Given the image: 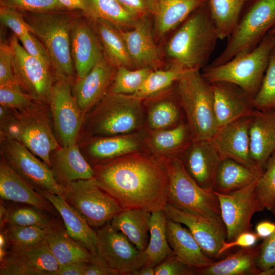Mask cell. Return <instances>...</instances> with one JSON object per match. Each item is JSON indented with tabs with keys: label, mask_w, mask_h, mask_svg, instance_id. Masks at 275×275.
I'll use <instances>...</instances> for the list:
<instances>
[{
	"label": "cell",
	"mask_w": 275,
	"mask_h": 275,
	"mask_svg": "<svg viewBox=\"0 0 275 275\" xmlns=\"http://www.w3.org/2000/svg\"><path fill=\"white\" fill-rule=\"evenodd\" d=\"M222 52L208 66L224 64L255 47L275 25V0H249Z\"/></svg>",
	"instance_id": "ba28073f"
},
{
	"label": "cell",
	"mask_w": 275,
	"mask_h": 275,
	"mask_svg": "<svg viewBox=\"0 0 275 275\" xmlns=\"http://www.w3.org/2000/svg\"><path fill=\"white\" fill-rule=\"evenodd\" d=\"M0 5L25 12L61 10L57 0H0Z\"/></svg>",
	"instance_id": "c3c4849f"
},
{
	"label": "cell",
	"mask_w": 275,
	"mask_h": 275,
	"mask_svg": "<svg viewBox=\"0 0 275 275\" xmlns=\"http://www.w3.org/2000/svg\"><path fill=\"white\" fill-rule=\"evenodd\" d=\"M35 102L19 84L0 86V105L21 111L33 106Z\"/></svg>",
	"instance_id": "7dc6e473"
},
{
	"label": "cell",
	"mask_w": 275,
	"mask_h": 275,
	"mask_svg": "<svg viewBox=\"0 0 275 275\" xmlns=\"http://www.w3.org/2000/svg\"><path fill=\"white\" fill-rule=\"evenodd\" d=\"M275 232V223L268 221H261L255 227V233L259 238L265 239Z\"/></svg>",
	"instance_id": "680465c9"
},
{
	"label": "cell",
	"mask_w": 275,
	"mask_h": 275,
	"mask_svg": "<svg viewBox=\"0 0 275 275\" xmlns=\"http://www.w3.org/2000/svg\"><path fill=\"white\" fill-rule=\"evenodd\" d=\"M167 219L162 210L151 213L149 240L144 251L147 259L146 265L155 267L167 258L175 255L167 238Z\"/></svg>",
	"instance_id": "74e56055"
},
{
	"label": "cell",
	"mask_w": 275,
	"mask_h": 275,
	"mask_svg": "<svg viewBox=\"0 0 275 275\" xmlns=\"http://www.w3.org/2000/svg\"><path fill=\"white\" fill-rule=\"evenodd\" d=\"M16 36L10 39L16 78L36 103L49 106L56 78L51 66L29 54Z\"/></svg>",
	"instance_id": "7c38bea8"
},
{
	"label": "cell",
	"mask_w": 275,
	"mask_h": 275,
	"mask_svg": "<svg viewBox=\"0 0 275 275\" xmlns=\"http://www.w3.org/2000/svg\"><path fill=\"white\" fill-rule=\"evenodd\" d=\"M0 262L1 275H56L60 266L45 239L30 246L11 245Z\"/></svg>",
	"instance_id": "2e32d148"
},
{
	"label": "cell",
	"mask_w": 275,
	"mask_h": 275,
	"mask_svg": "<svg viewBox=\"0 0 275 275\" xmlns=\"http://www.w3.org/2000/svg\"><path fill=\"white\" fill-rule=\"evenodd\" d=\"M210 84L218 129L240 118L254 115L253 98L240 88L223 81Z\"/></svg>",
	"instance_id": "44dd1931"
},
{
	"label": "cell",
	"mask_w": 275,
	"mask_h": 275,
	"mask_svg": "<svg viewBox=\"0 0 275 275\" xmlns=\"http://www.w3.org/2000/svg\"><path fill=\"white\" fill-rule=\"evenodd\" d=\"M257 180L228 194L214 191L218 200L221 217L227 231L226 241H232L240 234L250 231L253 215L263 210L255 194Z\"/></svg>",
	"instance_id": "9a60e30c"
},
{
	"label": "cell",
	"mask_w": 275,
	"mask_h": 275,
	"mask_svg": "<svg viewBox=\"0 0 275 275\" xmlns=\"http://www.w3.org/2000/svg\"><path fill=\"white\" fill-rule=\"evenodd\" d=\"M132 29L125 31L119 29L135 69L149 67L158 69L161 65L159 51L152 30L145 17L139 18Z\"/></svg>",
	"instance_id": "cb8c5ba5"
},
{
	"label": "cell",
	"mask_w": 275,
	"mask_h": 275,
	"mask_svg": "<svg viewBox=\"0 0 275 275\" xmlns=\"http://www.w3.org/2000/svg\"><path fill=\"white\" fill-rule=\"evenodd\" d=\"M260 245L242 248L223 260L196 269L201 275H259L258 266Z\"/></svg>",
	"instance_id": "1f68e13d"
},
{
	"label": "cell",
	"mask_w": 275,
	"mask_h": 275,
	"mask_svg": "<svg viewBox=\"0 0 275 275\" xmlns=\"http://www.w3.org/2000/svg\"><path fill=\"white\" fill-rule=\"evenodd\" d=\"M259 239V237L255 232L251 231L243 232L232 241H225L219 251V256H221L224 253L234 247L242 248L253 246L256 245Z\"/></svg>",
	"instance_id": "9f6ffc18"
},
{
	"label": "cell",
	"mask_w": 275,
	"mask_h": 275,
	"mask_svg": "<svg viewBox=\"0 0 275 275\" xmlns=\"http://www.w3.org/2000/svg\"><path fill=\"white\" fill-rule=\"evenodd\" d=\"M73 83L57 78L52 87L49 108L54 132L62 147L77 144L84 118L72 94Z\"/></svg>",
	"instance_id": "5bb4252c"
},
{
	"label": "cell",
	"mask_w": 275,
	"mask_h": 275,
	"mask_svg": "<svg viewBox=\"0 0 275 275\" xmlns=\"http://www.w3.org/2000/svg\"><path fill=\"white\" fill-rule=\"evenodd\" d=\"M269 32L275 34V25Z\"/></svg>",
	"instance_id": "be15d7a7"
},
{
	"label": "cell",
	"mask_w": 275,
	"mask_h": 275,
	"mask_svg": "<svg viewBox=\"0 0 275 275\" xmlns=\"http://www.w3.org/2000/svg\"><path fill=\"white\" fill-rule=\"evenodd\" d=\"M50 169L58 183L66 187L71 182L93 178V167L77 144L60 146L50 155Z\"/></svg>",
	"instance_id": "4316f807"
},
{
	"label": "cell",
	"mask_w": 275,
	"mask_h": 275,
	"mask_svg": "<svg viewBox=\"0 0 275 275\" xmlns=\"http://www.w3.org/2000/svg\"><path fill=\"white\" fill-rule=\"evenodd\" d=\"M193 141L186 121L171 128L156 130L145 129L146 150L149 153L159 158H180Z\"/></svg>",
	"instance_id": "f546056e"
},
{
	"label": "cell",
	"mask_w": 275,
	"mask_h": 275,
	"mask_svg": "<svg viewBox=\"0 0 275 275\" xmlns=\"http://www.w3.org/2000/svg\"><path fill=\"white\" fill-rule=\"evenodd\" d=\"M151 212L139 209H123L110 222L139 250L144 251L148 244Z\"/></svg>",
	"instance_id": "e575fe53"
},
{
	"label": "cell",
	"mask_w": 275,
	"mask_h": 275,
	"mask_svg": "<svg viewBox=\"0 0 275 275\" xmlns=\"http://www.w3.org/2000/svg\"><path fill=\"white\" fill-rule=\"evenodd\" d=\"M258 266L259 275H275V232L260 245Z\"/></svg>",
	"instance_id": "f907efd6"
},
{
	"label": "cell",
	"mask_w": 275,
	"mask_h": 275,
	"mask_svg": "<svg viewBox=\"0 0 275 275\" xmlns=\"http://www.w3.org/2000/svg\"><path fill=\"white\" fill-rule=\"evenodd\" d=\"M8 241L4 230L1 231L0 234V262L4 258L7 253Z\"/></svg>",
	"instance_id": "94428289"
},
{
	"label": "cell",
	"mask_w": 275,
	"mask_h": 275,
	"mask_svg": "<svg viewBox=\"0 0 275 275\" xmlns=\"http://www.w3.org/2000/svg\"><path fill=\"white\" fill-rule=\"evenodd\" d=\"M253 116L237 119L219 128L209 140L221 158H231L259 172L250 156V127Z\"/></svg>",
	"instance_id": "d6986e66"
},
{
	"label": "cell",
	"mask_w": 275,
	"mask_h": 275,
	"mask_svg": "<svg viewBox=\"0 0 275 275\" xmlns=\"http://www.w3.org/2000/svg\"><path fill=\"white\" fill-rule=\"evenodd\" d=\"M127 11L139 18L153 14L156 0H117Z\"/></svg>",
	"instance_id": "11a10c76"
},
{
	"label": "cell",
	"mask_w": 275,
	"mask_h": 275,
	"mask_svg": "<svg viewBox=\"0 0 275 275\" xmlns=\"http://www.w3.org/2000/svg\"><path fill=\"white\" fill-rule=\"evenodd\" d=\"M96 232L98 257L113 275H132L135 270L146 265L144 252L137 249L110 222Z\"/></svg>",
	"instance_id": "4fadbf2b"
},
{
	"label": "cell",
	"mask_w": 275,
	"mask_h": 275,
	"mask_svg": "<svg viewBox=\"0 0 275 275\" xmlns=\"http://www.w3.org/2000/svg\"><path fill=\"white\" fill-rule=\"evenodd\" d=\"M187 70L182 65L174 62L166 69L153 70L132 95L144 99L164 91L172 87Z\"/></svg>",
	"instance_id": "60d3db41"
},
{
	"label": "cell",
	"mask_w": 275,
	"mask_h": 275,
	"mask_svg": "<svg viewBox=\"0 0 275 275\" xmlns=\"http://www.w3.org/2000/svg\"><path fill=\"white\" fill-rule=\"evenodd\" d=\"M167 168L168 204L181 210L222 219L218 200L213 190L200 187L188 174L179 158L167 159Z\"/></svg>",
	"instance_id": "9c48e42d"
},
{
	"label": "cell",
	"mask_w": 275,
	"mask_h": 275,
	"mask_svg": "<svg viewBox=\"0 0 275 275\" xmlns=\"http://www.w3.org/2000/svg\"><path fill=\"white\" fill-rule=\"evenodd\" d=\"M71 49L76 79L86 76L104 57L95 31L86 21L79 18L72 30Z\"/></svg>",
	"instance_id": "603a6c76"
},
{
	"label": "cell",
	"mask_w": 275,
	"mask_h": 275,
	"mask_svg": "<svg viewBox=\"0 0 275 275\" xmlns=\"http://www.w3.org/2000/svg\"><path fill=\"white\" fill-rule=\"evenodd\" d=\"M50 117L49 106L37 103L23 110L11 109L0 120V136L19 142L50 167V155L60 146Z\"/></svg>",
	"instance_id": "5b68a950"
},
{
	"label": "cell",
	"mask_w": 275,
	"mask_h": 275,
	"mask_svg": "<svg viewBox=\"0 0 275 275\" xmlns=\"http://www.w3.org/2000/svg\"><path fill=\"white\" fill-rule=\"evenodd\" d=\"M61 10L26 12L24 19L32 33L46 48L56 79L73 81L74 67L71 54V36L78 19Z\"/></svg>",
	"instance_id": "277c9868"
},
{
	"label": "cell",
	"mask_w": 275,
	"mask_h": 275,
	"mask_svg": "<svg viewBox=\"0 0 275 275\" xmlns=\"http://www.w3.org/2000/svg\"><path fill=\"white\" fill-rule=\"evenodd\" d=\"M193 141H209L218 129L211 85L200 70H186L174 85Z\"/></svg>",
	"instance_id": "8992f818"
},
{
	"label": "cell",
	"mask_w": 275,
	"mask_h": 275,
	"mask_svg": "<svg viewBox=\"0 0 275 275\" xmlns=\"http://www.w3.org/2000/svg\"><path fill=\"white\" fill-rule=\"evenodd\" d=\"M155 267L145 265L135 270L132 275H155Z\"/></svg>",
	"instance_id": "6125c7cd"
},
{
	"label": "cell",
	"mask_w": 275,
	"mask_h": 275,
	"mask_svg": "<svg viewBox=\"0 0 275 275\" xmlns=\"http://www.w3.org/2000/svg\"><path fill=\"white\" fill-rule=\"evenodd\" d=\"M253 104L259 111L275 107V48L270 54L261 86L253 98Z\"/></svg>",
	"instance_id": "ee69618b"
},
{
	"label": "cell",
	"mask_w": 275,
	"mask_h": 275,
	"mask_svg": "<svg viewBox=\"0 0 275 275\" xmlns=\"http://www.w3.org/2000/svg\"><path fill=\"white\" fill-rule=\"evenodd\" d=\"M167 236L175 256L195 269L204 267L214 261L204 253L188 228L168 218Z\"/></svg>",
	"instance_id": "4dcf8cb0"
},
{
	"label": "cell",
	"mask_w": 275,
	"mask_h": 275,
	"mask_svg": "<svg viewBox=\"0 0 275 275\" xmlns=\"http://www.w3.org/2000/svg\"><path fill=\"white\" fill-rule=\"evenodd\" d=\"M142 102L146 130L171 128L185 121L174 86L164 91L142 99Z\"/></svg>",
	"instance_id": "d4e9b609"
},
{
	"label": "cell",
	"mask_w": 275,
	"mask_h": 275,
	"mask_svg": "<svg viewBox=\"0 0 275 275\" xmlns=\"http://www.w3.org/2000/svg\"><path fill=\"white\" fill-rule=\"evenodd\" d=\"M274 109H275V107L274 108Z\"/></svg>",
	"instance_id": "e7e4bbea"
},
{
	"label": "cell",
	"mask_w": 275,
	"mask_h": 275,
	"mask_svg": "<svg viewBox=\"0 0 275 275\" xmlns=\"http://www.w3.org/2000/svg\"><path fill=\"white\" fill-rule=\"evenodd\" d=\"M38 191L52 204L60 214L68 235L85 246L93 256L99 257L97 232L79 212L62 195L46 190Z\"/></svg>",
	"instance_id": "83f0119b"
},
{
	"label": "cell",
	"mask_w": 275,
	"mask_h": 275,
	"mask_svg": "<svg viewBox=\"0 0 275 275\" xmlns=\"http://www.w3.org/2000/svg\"><path fill=\"white\" fill-rule=\"evenodd\" d=\"M93 21L105 58L117 68L135 69L119 28L104 19Z\"/></svg>",
	"instance_id": "d590c367"
},
{
	"label": "cell",
	"mask_w": 275,
	"mask_h": 275,
	"mask_svg": "<svg viewBox=\"0 0 275 275\" xmlns=\"http://www.w3.org/2000/svg\"><path fill=\"white\" fill-rule=\"evenodd\" d=\"M0 196L2 199L26 204L55 215L52 204L0 158Z\"/></svg>",
	"instance_id": "484cf974"
},
{
	"label": "cell",
	"mask_w": 275,
	"mask_h": 275,
	"mask_svg": "<svg viewBox=\"0 0 275 275\" xmlns=\"http://www.w3.org/2000/svg\"><path fill=\"white\" fill-rule=\"evenodd\" d=\"M61 10H78L84 13L86 9V0H57Z\"/></svg>",
	"instance_id": "91938a15"
},
{
	"label": "cell",
	"mask_w": 275,
	"mask_h": 275,
	"mask_svg": "<svg viewBox=\"0 0 275 275\" xmlns=\"http://www.w3.org/2000/svg\"><path fill=\"white\" fill-rule=\"evenodd\" d=\"M196 269L175 255L169 257L155 267V275H195Z\"/></svg>",
	"instance_id": "f5cc1de1"
},
{
	"label": "cell",
	"mask_w": 275,
	"mask_h": 275,
	"mask_svg": "<svg viewBox=\"0 0 275 275\" xmlns=\"http://www.w3.org/2000/svg\"><path fill=\"white\" fill-rule=\"evenodd\" d=\"M166 216L186 226L204 253L214 260L226 240L227 231L222 219H215L181 210L167 204L163 210Z\"/></svg>",
	"instance_id": "e0dca14e"
},
{
	"label": "cell",
	"mask_w": 275,
	"mask_h": 275,
	"mask_svg": "<svg viewBox=\"0 0 275 275\" xmlns=\"http://www.w3.org/2000/svg\"><path fill=\"white\" fill-rule=\"evenodd\" d=\"M262 173L253 171L234 159L224 158L218 167L213 189L219 193L228 194L249 185Z\"/></svg>",
	"instance_id": "8d00e7d4"
},
{
	"label": "cell",
	"mask_w": 275,
	"mask_h": 275,
	"mask_svg": "<svg viewBox=\"0 0 275 275\" xmlns=\"http://www.w3.org/2000/svg\"><path fill=\"white\" fill-rule=\"evenodd\" d=\"M145 137V129L128 134L84 138L78 140L77 144L93 167L132 153L147 152Z\"/></svg>",
	"instance_id": "ac0fdd59"
},
{
	"label": "cell",
	"mask_w": 275,
	"mask_h": 275,
	"mask_svg": "<svg viewBox=\"0 0 275 275\" xmlns=\"http://www.w3.org/2000/svg\"><path fill=\"white\" fill-rule=\"evenodd\" d=\"M1 157L37 191L64 196L66 188L56 181L50 168L19 142L0 136Z\"/></svg>",
	"instance_id": "30bf717a"
},
{
	"label": "cell",
	"mask_w": 275,
	"mask_h": 275,
	"mask_svg": "<svg viewBox=\"0 0 275 275\" xmlns=\"http://www.w3.org/2000/svg\"><path fill=\"white\" fill-rule=\"evenodd\" d=\"M54 221L47 228L45 240L60 266L76 261H89L93 255L84 245L72 238L65 228Z\"/></svg>",
	"instance_id": "d6a6232c"
},
{
	"label": "cell",
	"mask_w": 275,
	"mask_h": 275,
	"mask_svg": "<svg viewBox=\"0 0 275 275\" xmlns=\"http://www.w3.org/2000/svg\"><path fill=\"white\" fill-rule=\"evenodd\" d=\"M145 129L142 99L132 95L109 91L84 115L78 140L87 137L131 134Z\"/></svg>",
	"instance_id": "7a4b0ae2"
},
{
	"label": "cell",
	"mask_w": 275,
	"mask_h": 275,
	"mask_svg": "<svg viewBox=\"0 0 275 275\" xmlns=\"http://www.w3.org/2000/svg\"><path fill=\"white\" fill-rule=\"evenodd\" d=\"M208 0H156L153 15L156 34L162 37L180 25Z\"/></svg>",
	"instance_id": "836d02e7"
},
{
	"label": "cell",
	"mask_w": 275,
	"mask_h": 275,
	"mask_svg": "<svg viewBox=\"0 0 275 275\" xmlns=\"http://www.w3.org/2000/svg\"><path fill=\"white\" fill-rule=\"evenodd\" d=\"M95 183L123 209L152 212L168 204L167 159L135 152L93 166Z\"/></svg>",
	"instance_id": "6da1fadb"
},
{
	"label": "cell",
	"mask_w": 275,
	"mask_h": 275,
	"mask_svg": "<svg viewBox=\"0 0 275 275\" xmlns=\"http://www.w3.org/2000/svg\"><path fill=\"white\" fill-rule=\"evenodd\" d=\"M179 158L188 174L200 187L213 190L222 158L209 141H193Z\"/></svg>",
	"instance_id": "7402d4cb"
},
{
	"label": "cell",
	"mask_w": 275,
	"mask_h": 275,
	"mask_svg": "<svg viewBox=\"0 0 275 275\" xmlns=\"http://www.w3.org/2000/svg\"><path fill=\"white\" fill-rule=\"evenodd\" d=\"M249 0H208L210 15L219 39L229 38L234 31Z\"/></svg>",
	"instance_id": "f35d334b"
},
{
	"label": "cell",
	"mask_w": 275,
	"mask_h": 275,
	"mask_svg": "<svg viewBox=\"0 0 275 275\" xmlns=\"http://www.w3.org/2000/svg\"><path fill=\"white\" fill-rule=\"evenodd\" d=\"M64 198L85 218L92 228L110 222L123 208L93 178L78 180L66 187Z\"/></svg>",
	"instance_id": "8fae6325"
},
{
	"label": "cell",
	"mask_w": 275,
	"mask_h": 275,
	"mask_svg": "<svg viewBox=\"0 0 275 275\" xmlns=\"http://www.w3.org/2000/svg\"><path fill=\"white\" fill-rule=\"evenodd\" d=\"M0 20L1 23L10 29L17 38L32 32L23 15L14 9L1 6Z\"/></svg>",
	"instance_id": "681fc988"
},
{
	"label": "cell",
	"mask_w": 275,
	"mask_h": 275,
	"mask_svg": "<svg viewBox=\"0 0 275 275\" xmlns=\"http://www.w3.org/2000/svg\"><path fill=\"white\" fill-rule=\"evenodd\" d=\"M153 70L149 67L133 69L123 66L117 67L109 91L116 94L133 95Z\"/></svg>",
	"instance_id": "b9f144b4"
},
{
	"label": "cell",
	"mask_w": 275,
	"mask_h": 275,
	"mask_svg": "<svg viewBox=\"0 0 275 275\" xmlns=\"http://www.w3.org/2000/svg\"><path fill=\"white\" fill-rule=\"evenodd\" d=\"M116 69L104 57L86 76L73 84L72 94L84 116L109 92Z\"/></svg>",
	"instance_id": "ffe728a7"
},
{
	"label": "cell",
	"mask_w": 275,
	"mask_h": 275,
	"mask_svg": "<svg viewBox=\"0 0 275 275\" xmlns=\"http://www.w3.org/2000/svg\"><path fill=\"white\" fill-rule=\"evenodd\" d=\"M250 156L254 164L264 170L275 151V109H256L250 127Z\"/></svg>",
	"instance_id": "f1b7e54d"
},
{
	"label": "cell",
	"mask_w": 275,
	"mask_h": 275,
	"mask_svg": "<svg viewBox=\"0 0 275 275\" xmlns=\"http://www.w3.org/2000/svg\"><path fill=\"white\" fill-rule=\"evenodd\" d=\"M83 13L92 21L101 19L119 29L132 27L139 18L127 11L117 0H86Z\"/></svg>",
	"instance_id": "ab89813d"
},
{
	"label": "cell",
	"mask_w": 275,
	"mask_h": 275,
	"mask_svg": "<svg viewBox=\"0 0 275 275\" xmlns=\"http://www.w3.org/2000/svg\"><path fill=\"white\" fill-rule=\"evenodd\" d=\"M88 261H76L59 266L56 275H84Z\"/></svg>",
	"instance_id": "6f0895ef"
},
{
	"label": "cell",
	"mask_w": 275,
	"mask_h": 275,
	"mask_svg": "<svg viewBox=\"0 0 275 275\" xmlns=\"http://www.w3.org/2000/svg\"><path fill=\"white\" fill-rule=\"evenodd\" d=\"M275 48V34L268 33L253 49L216 66H206L202 73L209 83L223 81L235 85L254 98Z\"/></svg>",
	"instance_id": "52a82bcc"
},
{
	"label": "cell",
	"mask_w": 275,
	"mask_h": 275,
	"mask_svg": "<svg viewBox=\"0 0 275 275\" xmlns=\"http://www.w3.org/2000/svg\"><path fill=\"white\" fill-rule=\"evenodd\" d=\"M218 39L207 2L180 25L168 42L167 52L172 62L200 70L206 66Z\"/></svg>",
	"instance_id": "3957f363"
},
{
	"label": "cell",
	"mask_w": 275,
	"mask_h": 275,
	"mask_svg": "<svg viewBox=\"0 0 275 275\" xmlns=\"http://www.w3.org/2000/svg\"><path fill=\"white\" fill-rule=\"evenodd\" d=\"M43 211L31 207H18L7 210L6 224L20 226H37L43 229L49 227L54 220H50Z\"/></svg>",
	"instance_id": "f6af8a7d"
},
{
	"label": "cell",
	"mask_w": 275,
	"mask_h": 275,
	"mask_svg": "<svg viewBox=\"0 0 275 275\" xmlns=\"http://www.w3.org/2000/svg\"><path fill=\"white\" fill-rule=\"evenodd\" d=\"M18 38L29 54L51 66L50 58L46 48L32 32H28Z\"/></svg>",
	"instance_id": "db71d44e"
},
{
	"label": "cell",
	"mask_w": 275,
	"mask_h": 275,
	"mask_svg": "<svg viewBox=\"0 0 275 275\" xmlns=\"http://www.w3.org/2000/svg\"><path fill=\"white\" fill-rule=\"evenodd\" d=\"M11 245L30 246L45 239L47 229L37 226H20L7 224L4 230Z\"/></svg>",
	"instance_id": "bcb514c9"
},
{
	"label": "cell",
	"mask_w": 275,
	"mask_h": 275,
	"mask_svg": "<svg viewBox=\"0 0 275 275\" xmlns=\"http://www.w3.org/2000/svg\"><path fill=\"white\" fill-rule=\"evenodd\" d=\"M255 194L263 210L275 211V151L268 159L264 171L257 180Z\"/></svg>",
	"instance_id": "7bdbcfd3"
},
{
	"label": "cell",
	"mask_w": 275,
	"mask_h": 275,
	"mask_svg": "<svg viewBox=\"0 0 275 275\" xmlns=\"http://www.w3.org/2000/svg\"><path fill=\"white\" fill-rule=\"evenodd\" d=\"M19 84L16 78L13 55L9 44H0V86Z\"/></svg>",
	"instance_id": "816d5d0a"
}]
</instances>
